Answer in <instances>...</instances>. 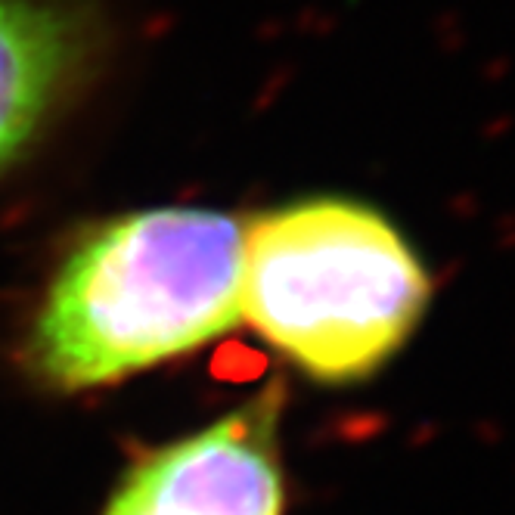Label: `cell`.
<instances>
[{
  "label": "cell",
  "instance_id": "obj_1",
  "mask_svg": "<svg viewBox=\"0 0 515 515\" xmlns=\"http://www.w3.org/2000/svg\"><path fill=\"white\" fill-rule=\"evenodd\" d=\"M242 223L153 208L91 233L53 280L31 357L65 391L118 382L214 342L240 320Z\"/></svg>",
  "mask_w": 515,
  "mask_h": 515
},
{
  "label": "cell",
  "instance_id": "obj_2",
  "mask_svg": "<svg viewBox=\"0 0 515 515\" xmlns=\"http://www.w3.org/2000/svg\"><path fill=\"white\" fill-rule=\"evenodd\" d=\"M429 298L410 242L361 202L308 199L242 227L240 320L320 382L382 370Z\"/></svg>",
  "mask_w": 515,
  "mask_h": 515
},
{
  "label": "cell",
  "instance_id": "obj_3",
  "mask_svg": "<svg viewBox=\"0 0 515 515\" xmlns=\"http://www.w3.org/2000/svg\"><path fill=\"white\" fill-rule=\"evenodd\" d=\"M276 395L140 459L100 515H286Z\"/></svg>",
  "mask_w": 515,
  "mask_h": 515
},
{
  "label": "cell",
  "instance_id": "obj_4",
  "mask_svg": "<svg viewBox=\"0 0 515 515\" xmlns=\"http://www.w3.org/2000/svg\"><path fill=\"white\" fill-rule=\"evenodd\" d=\"M78 29L57 6L0 0V168L50 115L78 63Z\"/></svg>",
  "mask_w": 515,
  "mask_h": 515
}]
</instances>
